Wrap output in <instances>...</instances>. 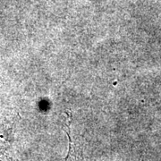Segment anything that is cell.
<instances>
[{"label":"cell","instance_id":"obj_1","mask_svg":"<svg viewBox=\"0 0 161 161\" xmlns=\"http://www.w3.org/2000/svg\"><path fill=\"white\" fill-rule=\"evenodd\" d=\"M11 122L5 112H0V161H14L11 150Z\"/></svg>","mask_w":161,"mask_h":161},{"label":"cell","instance_id":"obj_2","mask_svg":"<svg viewBox=\"0 0 161 161\" xmlns=\"http://www.w3.org/2000/svg\"><path fill=\"white\" fill-rule=\"evenodd\" d=\"M69 136L70 140V144H69V151H68V155L65 158V160L64 161H77V158H76V155H75V148H74V144H73V142L71 141V137Z\"/></svg>","mask_w":161,"mask_h":161}]
</instances>
